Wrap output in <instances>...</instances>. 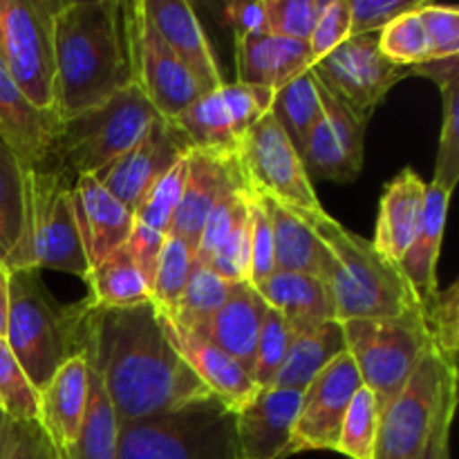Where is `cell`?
<instances>
[{
    "label": "cell",
    "mask_w": 459,
    "mask_h": 459,
    "mask_svg": "<svg viewBox=\"0 0 459 459\" xmlns=\"http://www.w3.org/2000/svg\"><path fill=\"white\" fill-rule=\"evenodd\" d=\"M76 309L81 357L103 381L119 424L169 415L211 394L169 343L152 303L101 309L79 300Z\"/></svg>",
    "instance_id": "obj_1"
},
{
    "label": "cell",
    "mask_w": 459,
    "mask_h": 459,
    "mask_svg": "<svg viewBox=\"0 0 459 459\" xmlns=\"http://www.w3.org/2000/svg\"><path fill=\"white\" fill-rule=\"evenodd\" d=\"M134 83L130 3L70 0L54 16V110L97 108Z\"/></svg>",
    "instance_id": "obj_2"
},
{
    "label": "cell",
    "mask_w": 459,
    "mask_h": 459,
    "mask_svg": "<svg viewBox=\"0 0 459 459\" xmlns=\"http://www.w3.org/2000/svg\"><path fill=\"white\" fill-rule=\"evenodd\" d=\"M330 254L323 282L334 303V321L394 318L420 309L415 294L394 264L370 240L336 222L325 211H296Z\"/></svg>",
    "instance_id": "obj_3"
},
{
    "label": "cell",
    "mask_w": 459,
    "mask_h": 459,
    "mask_svg": "<svg viewBox=\"0 0 459 459\" xmlns=\"http://www.w3.org/2000/svg\"><path fill=\"white\" fill-rule=\"evenodd\" d=\"M4 341L39 393L63 363L81 354L76 303H56L39 269L12 272Z\"/></svg>",
    "instance_id": "obj_4"
},
{
    "label": "cell",
    "mask_w": 459,
    "mask_h": 459,
    "mask_svg": "<svg viewBox=\"0 0 459 459\" xmlns=\"http://www.w3.org/2000/svg\"><path fill=\"white\" fill-rule=\"evenodd\" d=\"M161 119L139 85L74 117L61 119L43 170H63L70 178L94 175L139 142L148 126Z\"/></svg>",
    "instance_id": "obj_5"
},
{
    "label": "cell",
    "mask_w": 459,
    "mask_h": 459,
    "mask_svg": "<svg viewBox=\"0 0 459 459\" xmlns=\"http://www.w3.org/2000/svg\"><path fill=\"white\" fill-rule=\"evenodd\" d=\"M117 459H240L236 412L209 394L169 415L121 424Z\"/></svg>",
    "instance_id": "obj_6"
},
{
    "label": "cell",
    "mask_w": 459,
    "mask_h": 459,
    "mask_svg": "<svg viewBox=\"0 0 459 459\" xmlns=\"http://www.w3.org/2000/svg\"><path fill=\"white\" fill-rule=\"evenodd\" d=\"M74 178L63 170L27 169V227L18 269H52L85 281L88 255L72 204Z\"/></svg>",
    "instance_id": "obj_7"
},
{
    "label": "cell",
    "mask_w": 459,
    "mask_h": 459,
    "mask_svg": "<svg viewBox=\"0 0 459 459\" xmlns=\"http://www.w3.org/2000/svg\"><path fill=\"white\" fill-rule=\"evenodd\" d=\"M341 327L345 350L357 366L361 384L375 394L381 420L430 348L421 309L394 318H359L341 323Z\"/></svg>",
    "instance_id": "obj_8"
},
{
    "label": "cell",
    "mask_w": 459,
    "mask_h": 459,
    "mask_svg": "<svg viewBox=\"0 0 459 459\" xmlns=\"http://www.w3.org/2000/svg\"><path fill=\"white\" fill-rule=\"evenodd\" d=\"M457 402V363L430 345L402 393L379 420L375 457L421 459L435 424L448 403Z\"/></svg>",
    "instance_id": "obj_9"
},
{
    "label": "cell",
    "mask_w": 459,
    "mask_h": 459,
    "mask_svg": "<svg viewBox=\"0 0 459 459\" xmlns=\"http://www.w3.org/2000/svg\"><path fill=\"white\" fill-rule=\"evenodd\" d=\"M54 0H4L0 56L39 110H54ZM56 112V110H54Z\"/></svg>",
    "instance_id": "obj_10"
},
{
    "label": "cell",
    "mask_w": 459,
    "mask_h": 459,
    "mask_svg": "<svg viewBox=\"0 0 459 459\" xmlns=\"http://www.w3.org/2000/svg\"><path fill=\"white\" fill-rule=\"evenodd\" d=\"M236 169L254 195L269 197L291 211L323 209L299 152L272 112L247 130L236 152Z\"/></svg>",
    "instance_id": "obj_11"
},
{
    "label": "cell",
    "mask_w": 459,
    "mask_h": 459,
    "mask_svg": "<svg viewBox=\"0 0 459 459\" xmlns=\"http://www.w3.org/2000/svg\"><path fill=\"white\" fill-rule=\"evenodd\" d=\"M273 90L227 83L202 94L170 124L186 139L188 148L222 161L236 160L247 130L272 110Z\"/></svg>",
    "instance_id": "obj_12"
},
{
    "label": "cell",
    "mask_w": 459,
    "mask_h": 459,
    "mask_svg": "<svg viewBox=\"0 0 459 459\" xmlns=\"http://www.w3.org/2000/svg\"><path fill=\"white\" fill-rule=\"evenodd\" d=\"M312 74L359 119L370 121L390 90L411 76V67L397 65L381 54L379 34H359L318 58Z\"/></svg>",
    "instance_id": "obj_13"
},
{
    "label": "cell",
    "mask_w": 459,
    "mask_h": 459,
    "mask_svg": "<svg viewBox=\"0 0 459 459\" xmlns=\"http://www.w3.org/2000/svg\"><path fill=\"white\" fill-rule=\"evenodd\" d=\"M130 34H133L134 83L146 94L161 119L173 121L204 92L186 65L157 34L143 12L142 0H130Z\"/></svg>",
    "instance_id": "obj_14"
},
{
    "label": "cell",
    "mask_w": 459,
    "mask_h": 459,
    "mask_svg": "<svg viewBox=\"0 0 459 459\" xmlns=\"http://www.w3.org/2000/svg\"><path fill=\"white\" fill-rule=\"evenodd\" d=\"M361 385L357 366L345 350L303 390L291 430V455L305 451H336L343 417Z\"/></svg>",
    "instance_id": "obj_15"
},
{
    "label": "cell",
    "mask_w": 459,
    "mask_h": 459,
    "mask_svg": "<svg viewBox=\"0 0 459 459\" xmlns=\"http://www.w3.org/2000/svg\"><path fill=\"white\" fill-rule=\"evenodd\" d=\"M188 152L191 148L179 130L170 121L157 119L148 126L137 143L97 170L94 179L134 213L146 193Z\"/></svg>",
    "instance_id": "obj_16"
},
{
    "label": "cell",
    "mask_w": 459,
    "mask_h": 459,
    "mask_svg": "<svg viewBox=\"0 0 459 459\" xmlns=\"http://www.w3.org/2000/svg\"><path fill=\"white\" fill-rule=\"evenodd\" d=\"M321 117L307 134L300 161L307 178L325 182H352L363 169V143L368 121L332 97L321 83Z\"/></svg>",
    "instance_id": "obj_17"
},
{
    "label": "cell",
    "mask_w": 459,
    "mask_h": 459,
    "mask_svg": "<svg viewBox=\"0 0 459 459\" xmlns=\"http://www.w3.org/2000/svg\"><path fill=\"white\" fill-rule=\"evenodd\" d=\"M157 321H160L161 332L175 348V352L182 357V361L191 368L193 375L204 384V388L215 399H220L233 412H238L254 399L258 388H255L249 372L236 359L229 357L224 350H220L211 341L197 336L195 332L179 327L166 314L157 312Z\"/></svg>",
    "instance_id": "obj_18"
},
{
    "label": "cell",
    "mask_w": 459,
    "mask_h": 459,
    "mask_svg": "<svg viewBox=\"0 0 459 459\" xmlns=\"http://www.w3.org/2000/svg\"><path fill=\"white\" fill-rule=\"evenodd\" d=\"M299 390L263 388L236 412L240 459H287L291 455V430L299 415Z\"/></svg>",
    "instance_id": "obj_19"
},
{
    "label": "cell",
    "mask_w": 459,
    "mask_h": 459,
    "mask_svg": "<svg viewBox=\"0 0 459 459\" xmlns=\"http://www.w3.org/2000/svg\"><path fill=\"white\" fill-rule=\"evenodd\" d=\"M76 227L90 269L124 247L133 231V213L110 195L94 175H79L72 186Z\"/></svg>",
    "instance_id": "obj_20"
},
{
    "label": "cell",
    "mask_w": 459,
    "mask_h": 459,
    "mask_svg": "<svg viewBox=\"0 0 459 459\" xmlns=\"http://www.w3.org/2000/svg\"><path fill=\"white\" fill-rule=\"evenodd\" d=\"M58 121L61 117L54 110H39L27 101L0 56V139L25 169L43 170L48 166Z\"/></svg>",
    "instance_id": "obj_21"
},
{
    "label": "cell",
    "mask_w": 459,
    "mask_h": 459,
    "mask_svg": "<svg viewBox=\"0 0 459 459\" xmlns=\"http://www.w3.org/2000/svg\"><path fill=\"white\" fill-rule=\"evenodd\" d=\"M142 7L161 40L191 72L202 92H211L224 83L213 49L191 4L184 0H142Z\"/></svg>",
    "instance_id": "obj_22"
},
{
    "label": "cell",
    "mask_w": 459,
    "mask_h": 459,
    "mask_svg": "<svg viewBox=\"0 0 459 459\" xmlns=\"http://www.w3.org/2000/svg\"><path fill=\"white\" fill-rule=\"evenodd\" d=\"M90 397V368L85 359L63 363L43 390H39V426L61 459L70 451L83 424Z\"/></svg>",
    "instance_id": "obj_23"
},
{
    "label": "cell",
    "mask_w": 459,
    "mask_h": 459,
    "mask_svg": "<svg viewBox=\"0 0 459 459\" xmlns=\"http://www.w3.org/2000/svg\"><path fill=\"white\" fill-rule=\"evenodd\" d=\"M426 191L429 184L412 169H403L381 195L372 247L394 267L402 263L420 231L426 209Z\"/></svg>",
    "instance_id": "obj_24"
},
{
    "label": "cell",
    "mask_w": 459,
    "mask_h": 459,
    "mask_svg": "<svg viewBox=\"0 0 459 459\" xmlns=\"http://www.w3.org/2000/svg\"><path fill=\"white\" fill-rule=\"evenodd\" d=\"M314 58L307 43L281 39L273 34L238 36L236 70L238 83L281 90L296 76L312 70Z\"/></svg>",
    "instance_id": "obj_25"
},
{
    "label": "cell",
    "mask_w": 459,
    "mask_h": 459,
    "mask_svg": "<svg viewBox=\"0 0 459 459\" xmlns=\"http://www.w3.org/2000/svg\"><path fill=\"white\" fill-rule=\"evenodd\" d=\"M264 314H267V303L255 291V287H251L249 282H236L222 307L195 334L224 350L251 375Z\"/></svg>",
    "instance_id": "obj_26"
},
{
    "label": "cell",
    "mask_w": 459,
    "mask_h": 459,
    "mask_svg": "<svg viewBox=\"0 0 459 459\" xmlns=\"http://www.w3.org/2000/svg\"><path fill=\"white\" fill-rule=\"evenodd\" d=\"M186 160V184H184L182 200H179L178 213L170 227V236L186 242L195 254L206 218L236 170V160L222 161L195 151L188 152Z\"/></svg>",
    "instance_id": "obj_27"
},
{
    "label": "cell",
    "mask_w": 459,
    "mask_h": 459,
    "mask_svg": "<svg viewBox=\"0 0 459 459\" xmlns=\"http://www.w3.org/2000/svg\"><path fill=\"white\" fill-rule=\"evenodd\" d=\"M254 287V285H251ZM269 309L290 323L291 332L334 321V303L325 282L309 273L273 272L255 287Z\"/></svg>",
    "instance_id": "obj_28"
},
{
    "label": "cell",
    "mask_w": 459,
    "mask_h": 459,
    "mask_svg": "<svg viewBox=\"0 0 459 459\" xmlns=\"http://www.w3.org/2000/svg\"><path fill=\"white\" fill-rule=\"evenodd\" d=\"M448 202H451V193L430 182L429 191H426V209L420 231L402 263L397 264L420 305H424L439 290L437 260L439 251H442L444 229H446Z\"/></svg>",
    "instance_id": "obj_29"
},
{
    "label": "cell",
    "mask_w": 459,
    "mask_h": 459,
    "mask_svg": "<svg viewBox=\"0 0 459 459\" xmlns=\"http://www.w3.org/2000/svg\"><path fill=\"white\" fill-rule=\"evenodd\" d=\"M269 215L273 238V263L278 272L309 273L325 278L330 254L316 233L305 224L303 218L291 209H285L269 197L258 195Z\"/></svg>",
    "instance_id": "obj_30"
},
{
    "label": "cell",
    "mask_w": 459,
    "mask_h": 459,
    "mask_svg": "<svg viewBox=\"0 0 459 459\" xmlns=\"http://www.w3.org/2000/svg\"><path fill=\"white\" fill-rule=\"evenodd\" d=\"M345 352L343 327L336 321L321 323L307 330L294 332L290 350L272 388L303 393L339 354Z\"/></svg>",
    "instance_id": "obj_31"
},
{
    "label": "cell",
    "mask_w": 459,
    "mask_h": 459,
    "mask_svg": "<svg viewBox=\"0 0 459 459\" xmlns=\"http://www.w3.org/2000/svg\"><path fill=\"white\" fill-rule=\"evenodd\" d=\"M27 227V169L0 139V264L18 267Z\"/></svg>",
    "instance_id": "obj_32"
},
{
    "label": "cell",
    "mask_w": 459,
    "mask_h": 459,
    "mask_svg": "<svg viewBox=\"0 0 459 459\" xmlns=\"http://www.w3.org/2000/svg\"><path fill=\"white\" fill-rule=\"evenodd\" d=\"M90 287L88 303L101 309H124L152 303L151 287L142 276L128 249L119 247L108 258L94 264L85 278Z\"/></svg>",
    "instance_id": "obj_33"
},
{
    "label": "cell",
    "mask_w": 459,
    "mask_h": 459,
    "mask_svg": "<svg viewBox=\"0 0 459 459\" xmlns=\"http://www.w3.org/2000/svg\"><path fill=\"white\" fill-rule=\"evenodd\" d=\"M119 420L112 402L108 399L103 381L90 370V397L83 424L70 451L61 459H117L119 451Z\"/></svg>",
    "instance_id": "obj_34"
},
{
    "label": "cell",
    "mask_w": 459,
    "mask_h": 459,
    "mask_svg": "<svg viewBox=\"0 0 459 459\" xmlns=\"http://www.w3.org/2000/svg\"><path fill=\"white\" fill-rule=\"evenodd\" d=\"M269 112L278 121V126H281L282 133L287 134V139H290L291 146L296 148L300 157L305 142H307V134L312 133L314 124H316L323 112L318 81L312 74V70L303 72L294 81L276 90Z\"/></svg>",
    "instance_id": "obj_35"
},
{
    "label": "cell",
    "mask_w": 459,
    "mask_h": 459,
    "mask_svg": "<svg viewBox=\"0 0 459 459\" xmlns=\"http://www.w3.org/2000/svg\"><path fill=\"white\" fill-rule=\"evenodd\" d=\"M233 285L236 282L224 281L209 267L195 263L178 305L166 316H170V321H175L184 330L200 332L213 318V314L222 307L224 300L231 294Z\"/></svg>",
    "instance_id": "obj_36"
},
{
    "label": "cell",
    "mask_w": 459,
    "mask_h": 459,
    "mask_svg": "<svg viewBox=\"0 0 459 459\" xmlns=\"http://www.w3.org/2000/svg\"><path fill=\"white\" fill-rule=\"evenodd\" d=\"M193 264H195V254L186 242L175 236H166L161 245L160 260H157L155 278L151 282L152 307L160 314H170L191 278Z\"/></svg>",
    "instance_id": "obj_37"
},
{
    "label": "cell",
    "mask_w": 459,
    "mask_h": 459,
    "mask_svg": "<svg viewBox=\"0 0 459 459\" xmlns=\"http://www.w3.org/2000/svg\"><path fill=\"white\" fill-rule=\"evenodd\" d=\"M377 435H379V408H377L375 394L366 385H361L343 417L336 453L350 459H372Z\"/></svg>",
    "instance_id": "obj_38"
},
{
    "label": "cell",
    "mask_w": 459,
    "mask_h": 459,
    "mask_svg": "<svg viewBox=\"0 0 459 459\" xmlns=\"http://www.w3.org/2000/svg\"><path fill=\"white\" fill-rule=\"evenodd\" d=\"M188 157V155H186ZM182 157L151 191L146 193L142 202L134 209L133 220L134 224H143V227L152 229V231L169 236L170 227H173L175 213H178L179 200H182L184 184H186L188 173V160Z\"/></svg>",
    "instance_id": "obj_39"
},
{
    "label": "cell",
    "mask_w": 459,
    "mask_h": 459,
    "mask_svg": "<svg viewBox=\"0 0 459 459\" xmlns=\"http://www.w3.org/2000/svg\"><path fill=\"white\" fill-rule=\"evenodd\" d=\"M421 309V323L429 334L430 345L446 361L457 363L459 350V282L446 290H437Z\"/></svg>",
    "instance_id": "obj_40"
},
{
    "label": "cell",
    "mask_w": 459,
    "mask_h": 459,
    "mask_svg": "<svg viewBox=\"0 0 459 459\" xmlns=\"http://www.w3.org/2000/svg\"><path fill=\"white\" fill-rule=\"evenodd\" d=\"M421 9V7H420ZM420 9L394 18L379 31V49L388 61L403 67H415L430 61L429 36L421 25Z\"/></svg>",
    "instance_id": "obj_41"
},
{
    "label": "cell",
    "mask_w": 459,
    "mask_h": 459,
    "mask_svg": "<svg viewBox=\"0 0 459 459\" xmlns=\"http://www.w3.org/2000/svg\"><path fill=\"white\" fill-rule=\"evenodd\" d=\"M0 408L13 421H39V393L4 339H0Z\"/></svg>",
    "instance_id": "obj_42"
},
{
    "label": "cell",
    "mask_w": 459,
    "mask_h": 459,
    "mask_svg": "<svg viewBox=\"0 0 459 459\" xmlns=\"http://www.w3.org/2000/svg\"><path fill=\"white\" fill-rule=\"evenodd\" d=\"M291 336H294V332H291L290 323L281 314L267 307L258 343H255L254 368H251V379L258 390L273 385V379H276L278 370L285 361L287 350H290Z\"/></svg>",
    "instance_id": "obj_43"
},
{
    "label": "cell",
    "mask_w": 459,
    "mask_h": 459,
    "mask_svg": "<svg viewBox=\"0 0 459 459\" xmlns=\"http://www.w3.org/2000/svg\"><path fill=\"white\" fill-rule=\"evenodd\" d=\"M442 134H439L433 184L453 195V188L459 179V81L442 90Z\"/></svg>",
    "instance_id": "obj_44"
},
{
    "label": "cell",
    "mask_w": 459,
    "mask_h": 459,
    "mask_svg": "<svg viewBox=\"0 0 459 459\" xmlns=\"http://www.w3.org/2000/svg\"><path fill=\"white\" fill-rule=\"evenodd\" d=\"M249 200V195H247ZM249 206L240 213L231 231L211 251L204 267L229 282H249Z\"/></svg>",
    "instance_id": "obj_45"
},
{
    "label": "cell",
    "mask_w": 459,
    "mask_h": 459,
    "mask_svg": "<svg viewBox=\"0 0 459 459\" xmlns=\"http://www.w3.org/2000/svg\"><path fill=\"white\" fill-rule=\"evenodd\" d=\"M325 3L327 0H264L269 34L307 43Z\"/></svg>",
    "instance_id": "obj_46"
},
{
    "label": "cell",
    "mask_w": 459,
    "mask_h": 459,
    "mask_svg": "<svg viewBox=\"0 0 459 459\" xmlns=\"http://www.w3.org/2000/svg\"><path fill=\"white\" fill-rule=\"evenodd\" d=\"M249 285L258 287L276 272L273 263V238L269 215L258 195L249 193Z\"/></svg>",
    "instance_id": "obj_47"
},
{
    "label": "cell",
    "mask_w": 459,
    "mask_h": 459,
    "mask_svg": "<svg viewBox=\"0 0 459 459\" xmlns=\"http://www.w3.org/2000/svg\"><path fill=\"white\" fill-rule=\"evenodd\" d=\"M421 25L429 36L430 61L459 56V9L453 4L424 3L420 9Z\"/></svg>",
    "instance_id": "obj_48"
},
{
    "label": "cell",
    "mask_w": 459,
    "mask_h": 459,
    "mask_svg": "<svg viewBox=\"0 0 459 459\" xmlns=\"http://www.w3.org/2000/svg\"><path fill=\"white\" fill-rule=\"evenodd\" d=\"M424 0H350V36L379 34L394 18L415 12Z\"/></svg>",
    "instance_id": "obj_49"
},
{
    "label": "cell",
    "mask_w": 459,
    "mask_h": 459,
    "mask_svg": "<svg viewBox=\"0 0 459 459\" xmlns=\"http://www.w3.org/2000/svg\"><path fill=\"white\" fill-rule=\"evenodd\" d=\"M350 25H352L350 0H327L307 40L314 63L350 39Z\"/></svg>",
    "instance_id": "obj_50"
},
{
    "label": "cell",
    "mask_w": 459,
    "mask_h": 459,
    "mask_svg": "<svg viewBox=\"0 0 459 459\" xmlns=\"http://www.w3.org/2000/svg\"><path fill=\"white\" fill-rule=\"evenodd\" d=\"M164 240L166 236H161V233L152 231V229L143 227V224H133V231H130L128 242H126V249H128L130 258L134 260L142 276L146 278L148 287H151L152 278H155L157 260H160Z\"/></svg>",
    "instance_id": "obj_51"
},
{
    "label": "cell",
    "mask_w": 459,
    "mask_h": 459,
    "mask_svg": "<svg viewBox=\"0 0 459 459\" xmlns=\"http://www.w3.org/2000/svg\"><path fill=\"white\" fill-rule=\"evenodd\" d=\"M7 459H58L39 421H18L16 439Z\"/></svg>",
    "instance_id": "obj_52"
},
{
    "label": "cell",
    "mask_w": 459,
    "mask_h": 459,
    "mask_svg": "<svg viewBox=\"0 0 459 459\" xmlns=\"http://www.w3.org/2000/svg\"><path fill=\"white\" fill-rule=\"evenodd\" d=\"M224 21L231 25L233 34L238 36H254L267 34V4L264 0L258 3H229L222 9Z\"/></svg>",
    "instance_id": "obj_53"
},
{
    "label": "cell",
    "mask_w": 459,
    "mask_h": 459,
    "mask_svg": "<svg viewBox=\"0 0 459 459\" xmlns=\"http://www.w3.org/2000/svg\"><path fill=\"white\" fill-rule=\"evenodd\" d=\"M457 402L448 403L444 408V412L439 415L437 424H435L433 435L429 439V446H426V453L421 459H451V424L453 415H455Z\"/></svg>",
    "instance_id": "obj_54"
},
{
    "label": "cell",
    "mask_w": 459,
    "mask_h": 459,
    "mask_svg": "<svg viewBox=\"0 0 459 459\" xmlns=\"http://www.w3.org/2000/svg\"><path fill=\"white\" fill-rule=\"evenodd\" d=\"M411 76H426L433 83H437L439 90H444L446 85L459 81V56L433 58V61L420 63V65L411 67Z\"/></svg>",
    "instance_id": "obj_55"
},
{
    "label": "cell",
    "mask_w": 459,
    "mask_h": 459,
    "mask_svg": "<svg viewBox=\"0 0 459 459\" xmlns=\"http://www.w3.org/2000/svg\"><path fill=\"white\" fill-rule=\"evenodd\" d=\"M9 272L4 264H0V339H4L7 332V318H9Z\"/></svg>",
    "instance_id": "obj_56"
},
{
    "label": "cell",
    "mask_w": 459,
    "mask_h": 459,
    "mask_svg": "<svg viewBox=\"0 0 459 459\" xmlns=\"http://www.w3.org/2000/svg\"><path fill=\"white\" fill-rule=\"evenodd\" d=\"M16 426L18 421L9 420L3 424V429H0V459H7L9 451H12L13 446V439H16Z\"/></svg>",
    "instance_id": "obj_57"
},
{
    "label": "cell",
    "mask_w": 459,
    "mask_h": 459,
    "mask_svg": "<svg viewBox=\"0 0 459 459\" xmlns=\"http://www.w3.org/2000/svg\"><path fill=\"white\" fill-rule=\"evenodd\" d=\"M3 9H4V0H0V39H3Z\"/></svg>",
    "instance_id": "obj_58"
},
{
    "label": "cell",
    "mask_w": 459,
    "mask_h": 459,
    "mask_svg": "<svg viewBox=\"0 0 459 459\" xmlns=\"http://www.w3.org/2000/svg\"><path fill=\"white\" fill-rule=\"evenodd\" d=\"M7 421V415L3 412V408H0V429H3V424Z\"/></svg>",
    "instance_id": "obj_59"
}]
</instances>
